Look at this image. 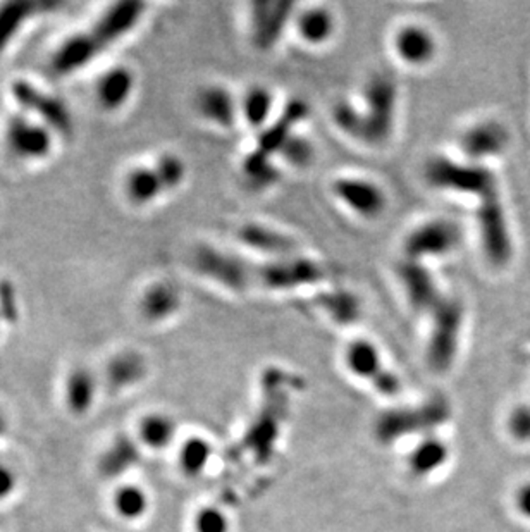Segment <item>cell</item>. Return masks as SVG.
<instances>
[{"label": "cell", "mask_w": 530, "mask_h": 532, "mask_svg": "<svg viewBox=\"0 0 530 532\" xmlns=\"http://www.w3.org/2000/svg\"><path fill=\"white\" fill-rule=\"evenodd\" d=\"M434 324L427 350V359L436 373L448 371L456 357L460 329L463 322V305L456 298H443L432 310Z\"/></svg>", "instance_id": "obj_5"}, {"label": "cell", "mask_w": 530, "mask_h": 532, "mask_svg": "<svg viewBox=\"0 0 530 532\" xmlns=\"http://www.w3.org/2000/svg\"><path fill=\"white\" fill-rule=\"evenodd\" d=\"M307 109L301 102H293L286 107L283 117H279L276 125L261 136L255 150L245 162V171L255 187H269L276 180V173L269 165V159L279 154L286 140L292 136L294 125L303 119Z\"/></svg>", "instance_id": "obj_2"}, {"label": "cell", "mask_w": 530, "mask_h": 532, "mask_svg": "<svg viewBox=\"0 0 530 532\" xmlns=\"http://www.w3.org/2000/svg\"><path fill=\"white\" fill-rule=\"evenodd\" d=\"M508 429L511 436L518 441H529L530 439V408L529 407H518L511 412Z\"/></svg>", "instance_id": "obj_40"}, {"label": "cell", "mask_w": 530, "mask_h": 532, "mask_svg": "<svg viewBox=\"0 0 530 532\" xmlns=\"http://www.w3.org/2000/svg\"><path fill=\"white\" fill-rule=\"evenodd\" d=\"M279 156L292 165H307L312 160L314 149L305 138L292 134L279 150Z\"/></svg>", "instance_id": "obj_38"}, {"label": "cell", "mask_w": 530, "mask_h": 532, "mask_svg": "<svg viewBox=\"0 0 530 532\" xmlns=\"http://www.w3.org/2000/svg\"><path fill=\"white\" fill-rule=\"evenodd\" d=\"M270 109H272V95L262 86L252 88L243 101L245 119L252 128H259L264 125L270 114Z\"/></svg>", "instance_id": "obj_35"}, {"label": "cell", "mask_w": 530, "mask_h": 532, "mask_svg": "<svg viewBox=\"0 0 530 532\" xmlns=\"http://www.w3.org/2000/svg\"><path fill=\"white\" fill-rule=\"evenodd\" d=\"M334 195L346 206L365 217H375L386 209V195L381 188L360 178H341L334 183Z\"/></svg>", "instance_id": "obj_17"}, {"label": "cell", "mask_w": 530, "mask_h": 532, "mask_svg": "<svg viewBox=\"0 0 530 532\" xmlns=\"http://www.w3.org/2000/svg\"><path fill=\"white\" fill-rule=\"evenodd\" d=\"M367 112L362 116V141L381 143L393 128L395 104H397V85L388 77L377 75L365 86Z\"/></svg>", "instance_id": "obj_8"}, {"label": "cell", "mask_w": 530, "mask_h": 532, "mask_svg": "<svg viewBox=\"0 0 530 532\" xmlns=\"http://www.w3.org/2000/svg\"><path fill=\"white\" fill-rule=\"evenodd\" d=\"M45 5L29 0H12L0 4V53L4 52L14 36L21 31L29 18Z\"/></svg>", "instance_id": "obj_25"}, {"label": "cell", "mask_w": 530, "mask_h": 532, "mask_svg": "<svg viewBox=\"0 0 530 532\" xmlns=\"http://www.w3.org/2000/svg\"><path fill=\"white\" fill-rule=\"evenodd\" d=\"M450 417V407L443 399H430L421 407L398 408L386 412L375 424V436L381 443H393L401 436L424 432L441 426Z\"/></svg>", "instance_id": "obj_4"}, {"label": "cell", "mask_w": 530, "mask_h": 532, "mask_svg": "<svg viewBox=\"0 0 530 532\" xmlns=\"http://www.w3.org/2000/svg\"><path fill=\"white\" fill-rule=\"evenodd\" d=\"M425 178L432 187L469 193L480 197L498 188L494 174L482 165L460 164L446 157L429 160L425 167Z\"/></svg>", "instance_id": "obj_6"}, {"label": "cell", "mask_w": 530, "mask_h": 532, "mask_svg": "<svg viewBox=\"0 0 530 532\" xmlns=\"http://www.w3.org/2000/svg\"><path fill=\"white\" fill-rule=\"evenodd\" d=\"M285 374L269 371L264 377L265 405L261 417L250 429L246 436V445L255 453L259 460L265 462L277 438V426L286 410L288 395L285 391Z\"/></svg>", "instance_id": "obj_3"}, {"label": "cell", "mask_w": 530, "mask_h": 532, "mask_svg": "<svg viewBox=\"0 0 530 532\" xmlns=\"http://www.w3.org/2000/svg\"><path fill=\"white\" fill-rule=\"evenodd\" d=\"M195 531L229 532V520L217 508H204L195 519Z\"/></svg>", "instance_id": "obj_39"}, {"label": "cell", "mask_w": 530, "mask_h": 532, "mask_svg": "<svg viewBox=\"0 0 530 532\" xmlns=\"http://www.w3.org/2000/svg\"><path fill=\"white\" fill-rule=\"evenodd\" d=\"M298 29L307 42L322 44L334 31V18L325 9H310L298 20Z\"/></svg>", "instance_id": "obj_31"}, {"label": "cell", "mask_w": 530, "mask_h": 532, "mask_svg": "<svg viewBox=\"0 0 530 532\" xmlns=\"http://www.w3.org/2000/svg\"><path fill=\"white\" fill-rule=\"evenodd\" d=\"M181 307V293L167 281L154 283L143 293L140 302L141 316L150 322H160L174 316Z\"/></svg>", "instance_id": "obj_20"}, {"label": "cell", "mask_w": 530, "mask_h": 532, "mask_svg": "<svg viewBox=\"0 0 530 532\" xmlns=\"http://www.w3.org/2000/svg\"><path fill=\"white\" fill-rule=\"evenodd\" d=\"M114 508L123 519L136 520L145 515L149 508V498L145 491L136 486H123L114 495Z\"/></svg>", "instance_id": "obj_34"}, {"label": "cell", "mask_w": 530, "mask_h": 532, "mask_svg": "<svg viewBox=\"0 0 530 532\" xmlns=\"http://www.w3.org/2000/svg\"><path fill=\"white\" fill-rule=\"evenodd\" d=\"M450 450L438 438H429L421 443L410 456V467L417 476H429L448 462Z\"/></svg>", "instance_id": "obj_29"}, {"label": "cell", "mask_w": 530, "mask_h": 532, "mask_svg": "<svg viewBox=\"0 0 530 532\" xmlns=\"http://www.w3.org/2000/svg\"><path fill=\"white\" fill-rule=\"evenodd\" d=\"M324 279V269L301 257H283L257 269L255 283L269 290H288Z\"/></svg>", "instance_id": "obj_13"}, {"label": "cell", "mask_w": 530, "mask_h": 532, "mask_svg": "<svg viewBox=\"0 0 530 532\" xmlns=\"http://www.w3.org/2000/svg\"><path fill=\"white\" fill-rule=\"evenodd\" d=\"M462 240L460 228L445 219L429 221L410 233L405 241V255L408 261H417L424 257H439L453 252Z\"/></svg>", "instance_id": "obj_11"}, {"label": "cell", "mask_w": 530, "mask_h": 532, "mask_svg": "<svg viewBox=\"0 0 530 532\" xmlns=\"http://www.w3.org/2000/svg\"><path fill=\"white\" fill-rule=\"evenodd\" d=\"M398 276L415 310L432 312L443 302L445 296L439 292L430 272L421 262L408 259L403 261L398 267Z\"/></svg>", "instance_id": "obj_15"}, {"label": "cell", "mask_w": 530, "mask_h": 532, "mask_svg": "<svg viewBox=\"0 0 530 532\" xmlns=\"http://www.w3.org/2000/svg\"><path fill=\"white\" fill-rule=\"evenodd\" d=\"M147 374V362L138 351H121L107 366V384L112 391H119L140 383Z\"/></svg>", "instance_id": "obj_23"}, {"label": "cell", "mask_w": 530, "mask_h": 532, "mask_svg": "<svg viewBox=\"0 0 530 532\" xmlns=\"http://www.w3.org/2000/svg\"><path fill=\"white\" fill-rule=\"evenodd\" d=\"M517 506H518V512L530 519V484H526L518 489L517 493Z\"/></svg>", "instance_id": "obj_42"}, {"label": "cell", "mask_w": 530, "mask_h": 532, "mask_svg": "<svg viewBox=\"0 0 530 532\" xmlns=\"http://www.w3.org/2000/svg\"><path fill=\"white\" fill-rule=\"evenodd\" d=\"M320 305L333 316V319L349 324L355 322L360 316V302L353 293L334 292L322 294Z\"/></svg>", "instance_id": "obj_33"}, {"label": "cell", "mask_w": 530, "mask_h": 532, "mask_svg": "<svg viewBox=\"0 0 530 532\" xmlns=\"http://www.w3.org/2000/svg\"><path fill=\"white\" fill-rule=\"evenodd\" d=\"M124 189H126L128 198L132 200V204H138V206L150 204L156 198H159L164 191H167L160 180L156 165L134 167L128 173V176L124 180Z\"/></svg>", "instance_id": "obj_27"}, {"label": "cell", "mask_w": 530, "mask_h": 532, "mask_svg": "<svg viewBox=\"0 0 530 532\" xmlns=\"http://www.w3.org/2000/svg\"><path fill=\"white\" fill-rule=\"evenodd\" d=\"M16 488L14 472L0 462V500H5Z\"/></svg>", "instance_id": "obj_41"}, {"label": "cell", "mask_w": 530, "mask_h": 532, "mask_svg": "<svg viewBox=\"0 0 530 532\" xmlns=\"http://www.w3.org/2000/svg\"><path fill=\"white\" fill-rule=\"evenodd\" d=\"M5 143L20 159H44L52 150V130L44 123L31 121L25 114H14L5 125Z\"/></svg>", "instance_id": "obj_12"}, {"label": "cell", "mask_w": 530, "mask_h": 532, "mask_svg": "<svg viewBox=\"0 0 530 532\" xmlns=\"http://www.w3.org/2000/svg\"><path fill=\"white\" fill-rule=\"evenodd\" d=\"M160 180L167 191L180 187L185 181L186 165L183 160L174 154H164L159 160L154 164Z\"/></svg>", "instance_id": "obj_36"}, {"label": "cell", "mask_w": 530, "mask_h": 532, "mask_svg": "<svg viewBox=\"0 0 530 532\" xmlns=\"http://www.w3.org/2000/svg\"><path fill=\"white\" fill-rule=\"evenodd\" d=\"M200 114L222 128H231L237 117L233 95L222 86H205L197 97Z\"/></svg>", "instance_id": "obj_22"}, {"label": "cell", "mask_w": 530, "mask_h": 532, "mask_svg": "<svg viewBox=\"0 0 530 532\" xmlns=\"http://www.w3.org/2000/svg\"><path fill=\"white\" fill-rule=\"evenodd\" d=\"M510 143V133L498 121H484L462 136V150L470 159L500 156Z\"/></svg>", "instance_id": "obj_18"}, {"label": "cell", "mask_w": 530, "mask_h": 532, "mask_svg": "<svg viewBox=\"0 0 530 532\" xmlns=\"http://www.w3.org/2000/svg\"><path fill=\"white\" fill-rule=\"evenodd\" d=\"M292 2H257L252 7L253 42L259 49H270L281 36L292 12Z\"/></svg>", "instance_id": "obj_16"}, {"label": "cell", "mask_w": 530, "mask_h": 532, "mask_svg": "<svg viewBox=\"0 0 530 532\" xmlns=\"http://www.w3.org/2000/svg\"><path fill=\"white\" fill-rule=\"evenodd\" d=\"M136 85V77L128 66H114L97 81V99L106 110L124 106Z\"/></svg>", "instance_id": "obj_19"}, {"label": "cell", "mask_w": 530, "mask_h": 532, "mask_svg": "<svg viewBox=\"0 0 530 532\" xmlns=\"http://www.w3.org/2000/svg\"><path fill=\"white\" fill-rule=\"evenodd\" d=\"M213 455L211 445L202 438H189L180 452V465L181 471L189 478L200 476Z\"/></svg>", "instance_id": "obj_32"}, {"label": "cell", "mask_w": 530, "mask_h": 532, "mask_svg": "<svg viewBox=\"0 0 530 532\" xmlns=\"http://www.w3.org/2000/svg\"><path fill=\"white\" fill-rule=\"evenodd\" d=\"M0 314L5 324H16L21 318V307L16 286L9 279H0Z\"/></svg>", "instance_id": "obj_37"}, {"label": "cell", "mask_w": 530, "mask_h": 532, "mask_svg": "<svg viewBox=\"0 0 530 532\" xmlns=\"http://www.w3.org/2000/svg\"><path fill=\"white\" fill-rule=\"evenodd\" d=\"M2 322H4V318H2V314H0V324H2Z\"/></svg>", "instance_id": "obj_44"}, {"label": "cell", "mask_w": 530, "mask_h": 532, "mask_svg": "<svg viewBox=\"0 0 530 532\" xmlns=\"http://www.w3.org/2000/svg\"><path fill=\"white\" fill-rule=\"evenodd\" d=\"M346 364L357 375L369 379L379 393L391 397L399 391L397 375L382 366L381 355L371 342L357 340L348 346Z\"/></svg>", "instance_id": "obj_14"}, {"label": "cell", "mask_w": 530, "mask_h": 532, "mask_svg": "<svg viewBox=\"0 0 530 532\" xmlns=\"http://www.w3.org/2000/svg\"><path fill=\"white\" fill-rule=\"evenodd\" d=\"M478 219L486 257L494 266H504L511 257V238L498 188L478 197Z\"/></svg>", "instance_id": "obj_7"}, {"label": "cell", "mask_w": 530, "mask_h": 532, "mask_svg": "<svg viewBox=\"0 0 530 532\" xmlns=\"http://www.w3.org/2000/svg\"><path fill=\"white\" fill-rule=\"evenodd\" d=\"M138 432H140L141 443H145L147 447H150L154 450H162L174 439L176 424L167 415L152 414V415H147L140 423V431Z\"/></svg>", "instance_id": "obj_30"}, {"label": "cell", "mask_w": 530, "mask_h": 532, "mask_svg": "<svg viewBox=\"0 0 530 532\" xmlns=\"http://www.w3.org/2000/svg\"><path fill=\"white\" fill-rule=\"evenodd\" d=\"M97 379L86 367L73 369L66 381V401L73 414H86L95 399Z\"/></svg>", "instance_id": "obj_28"}, {"label": "cell", "mask_w": 530, "mask_h": 532, "mask_svg": "<svg viewBox=\"0 0 530 532\" xmlns=\"http://www.w3.org/2000/svg\"><path fill=\"white\" fill-rule=\"evenodd\" d=\"M395 47L399 57L408 64H425L436 53L434 36L422 27L408 25L397 33Z\"/></svg>", "instance_id": "obj_21"}, {"label": "cell", "mask_w": 530, "mask_h": 532, "mask_svg": "<svg viewBox=\"0 0 530 532\" xmlns=\"http://www.w3.org/2000/svg\"><path fill=\"white\" fill-rule=\"evenodd\" d=\"M5 431H7V421H5V417L0 414V436H2Z\"/></svg>", "instance_id": "obj_43"}, {"label": "cell", "mask_w": 530, "mask_h": 532, "mask_svg": "<svg viewBox=\"0 0 530 532\" xmlns=\"http://www.w3.org/2000/svg\"><path fill=\"white\" fill-rule=\"evenodd\" d=\"M143 11L145 4L136 0H123L110 5L92 27L73 35L55 51L53 73L68 77L93 62L138 25Z\"/></svg>", "instance_id": "obj_1"}, {"label": "cell", "mask_w": 530, "mask_h": 532, "mask_svg": "<svg viewBox=\"0 0 530 532\" xmlns=\"http://www.w3.org/2000/svg\"><path fill=\"white\" fill-rule=\"evenodd\" d=\"M12 99L18 106L42 119V123L57 133H73L75 121L68 106L52 93L40 90L27 80H14L11 85Z\"/></svg>", "instance_id": "obj_10"}, {"label": "cell", "mask_w": 530, "mask_h": 532, "mask_svg": "<svg viewBox=\"0 0 530 532\" xmlns=\"http://www.w3.org/2000/svg\"><path fill=\"white\" fill-rule=\"evenodd\" d=\"M239 240L261 252L276 255L279 259L292 257L294 243L279 231H274L261 224H245L238 233Z\"/></svg>", "instance_id": "obj_26"}, {"label": "cell", "mask_w": 530, "mask_h": 532, "mask_svg": "<svg viewBox=\"0 0 530 532\" xmlns=\"http://www.w3.org/2000/svg\"><path fill=\"white\" fill-rule=\"evenodd\" d=\"M193 266L198 272L235 292L248 290L255 283L257 274V269L248 266L243 259L209 245L197 246L193 254Z\"/></svg>", "instance_id": "obj_9"}, {"label": "cell", "mask_w": 530, "mask_h": 532, "mask_svg": "<svg viewBox=\"0 0 530 532\" xmlns=\"http://www.w3.org/2000/svg\"><path fill=\"white\" fill-rule=\"evenodd\" d=\"M140 460L138 445L128 436H119L107 448L99 462V472L106 480H116L126 474Z\"/></svg>", "instance_id": "obj_24"}]
</instances>
